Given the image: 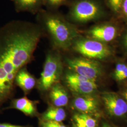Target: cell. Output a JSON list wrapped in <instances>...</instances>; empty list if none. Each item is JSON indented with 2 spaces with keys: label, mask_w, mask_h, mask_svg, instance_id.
Returning <instances> with one entry per match:
<instances>
[{
  "label": "cell",
  "mask_w": 127,
  "mask_h": 127,
  "mask_svg": "<svg viewBox=\"0 0 127 127\" xmlns=\"http://www.w3.org/2000/svg\"><path fill=\"white\" fill-rule=\"evenodd\" d=\"M43 33L39 24L24 20L0 27V113L12 97L16 76L31 61Z\"/></svg>",
  "instance_id": "1"
},
{
  "label": "cell",
  "mask_w": 127,
  "mask_h": 127,
  "mask_svg": "<svg viewBox=\"0 0 127 127\" xmlns=\"http://www.w3.org/2000/svg\"><path fill=\"white\" fill-rule=\"evenodd\" d=\"M37 15L39 24L48 34L56 49L66 50L72 46L79 36L74 25L56 11L41 9Z\"/></svg>",
  "instance_id": "2"
},
{
  "label": "cell",
  "mask_w": 127,
  "mask_h": 127,
  "mask_svg": "<svg viewBox=\"0 0 127 127\" xmlns=\"http://www.w3.org/2000/svg\"><path fill=\"white\" fill-rule=\"evenodd\" d=\"M63 70L61 55L57 51L49 52L46 55L44 68L41 74L38 87L47 91L59 82Z\"/></svg>",
  "instance_id": "3"
},
{
  "label": "cell",
  "mask_w": 127,
  "mask_h": 127,
  "mask_svg": "<svg viewBox=\"0 0 127 127\" xmlns=\"http://www.w3.org/2000/svg\"><path fill=\"white\" fill-rule=\"evenodd\" d=\"M101 14L100 5L95 0H76L70 7L67 19L83 24L97 19Z\"/></svg>",
  "instance_id": "4"
},
{
  "label": "cell",
  "mask_w": 127,
  "mask_h": 127,
  "mask_svg": "<svg viewBox=\"0 0 127 127\" xmlns=\"http://www.w3.org/2000/svg\"><path fill=\"white\" fill-rule=\"evenodd\" d=\"M72 46L74 50L90 59H104L111 53L107 46L94 39L77 38Z\"/></svg>",
  "instance_id": "5"
},
{
  "label": "cell",
  "mask_w": 127,
  "mask_h": 127,
  "mask_svg": "<svg viewBox=\"0 0 127 127\" xmlns=\"http://www.w3.org/2000/svg\"><path fill=\"white\" fill-rule=\"evenodd\" d=\"M65 61L68 67L74 72V73L91 81H95V79L100 74L99 64L90 59L74 58L66 59Z\"/></svg>",
  "instance_id": "6"
},
{
  "label": "cell",
  "mask_w": 127,
  "mask_h": 127,
  "mask_svg": "<svg viewBox=\"0 0 127 127\" xmlns=\"http://www.w3.org/2000/svg\"><path fill=\"white\" fill-rule=\"evenodd\" d=\"M65 80L72 91L81 94H89L97 88L95 81H91L76 73H68Z\"/></svg>",
  "instance_id": "7"
},
{
  "label": "cell",
  "mask_w": 127,
  "mask_h": 127,
  "mask_svg": "<svg viewBox=\"0 0 127 127\" xmlns=\"http://www.w3.org/2000/svg\"><path fill=\"white\" fill-rule=\"evenodd\" d=\"M105 107L112 116L121 117L127 113V103L114 93H106L103 96Z\"/></svg>",
  "instance_id": "8"
},
{
  "label": "cell",
  "mask_w": 127,
  "mask_h": 127,
  "mask_svg": "<svg viewBox=\"0 0 127 127\" xmlns=\"http://www.w3.org/2000/svg\"><path fill=\"white\" fill-rule=\"evenodd\" d=\"M88 34L96 41L109 42L113 40L117 34V29L111 25H101L91 27Z\"/></svg>",
  "instance_id": "9"
},
{
  "label": "cell",
  "mask_w": 127,
  "mask_h": 127,
  "mask_svg": "<svg viewBox=\"0 0 127 127\" xmlns=\"http://www.w3.org/2000/svg\"><path fill=\"white\" fill-rule=\"evenodd\" d=\"M17 11L38 13L43 6V0H12Z\"/></svg>",
  "instance_id": "10"
},
{
  "label": "cell",
  "mask_w": 127,
  "mask_h": 127,
  "mask_svg": "<svg viewBox=\"0 0 127 127\" xmlns=\"http://www.w3.org/2000/svg\"><path fill=\"white\" fill-rule=\"evenodd\" d=\"M9 108L17 109L28 115H33L36 112L35 103L25 96L12 100L10 106L7 108Z\"/></svg>",
  "instance_id": "11"
},
{
  "label": "cell",
  "mask_w": 127,
  "mask_h": 127,
  "mask_svg": "<svg viewBox=\"0 0 127 127\" xmlns=\"http://www.w3.org/2000/svg\"><path fill=\"white\" fill-rule=\"evenodd\" d=\"M50 97L52 102L56 107H61L68 104V94L63 87L58 83L51 88Z\"/></svg>",
  "instance_id": "12"
},
{
  "label": "cell",
  "mask_w": 127,
  "mask_h": 127,
  "mask_svg": "<svg viewBox=\"0 0 127 127\" xmlns=\"http://www.w3.org/2000/svg\"><path fill=\"white\" fill-rule=\"evenodd\" d=\"M15 82L26 93L31 91L36 84L35 78L24 68L17 73Z\"/></svg>",
  "instance_id": "13"
},
{
  "label": "cell",
  "mask_w": 127,
  "mask_h": 127,
  "mask_svg": "<svg viewBox=\"0 0 127 127\" xmlns=\"http://www.w3.org/2000/svg\"><path fill=\"white\" fill-rule=\"evenodd\" d=\"M75 108L84 113H89L95 112L97 109L96 101L90 97H77L73 102Z\"/></svg>",
  "instance_id": "14"
},
{
  "label": "cell",
  "mask_w": 127,
  "mask_h": 127,
  "mask_svg": "<svg viewBox=\"0 0 127 127\" xmlns=\"http://www.w3.org/2000/svg\"><path fill=\"white\" fill-rule=\"evenodd\" d=\"M66 117V113L61 107H52L48 109L43 114L42 119L43 121H51L61 122Z\"/></svg>",
  "instance_id": "15"
},
{
  "label": "cell",
  "mask_w": 127,
  "mask_h": 127,
  "mask_svg": "<svg viewBox=\"0 0 127 127\" xmlns=\"http://www.w3.org/2000/svg\"><path fill=\"white\" fill-rule=\"evenodd\" d=\"M74 122L81 123L88 127H96V123L94 119L86 114H76L74 116Z\"/></svg>",
  "instance_id": "16"
},
{
  "label": "cell",
  "mask_w": 127,
  "mask_h": 127,
  "mask_svg": "<svg viewBox=\"0 0 127 127\" xmlns=\"http://www.w3.org/2000/svg\"><path fill=\"white\" fill-rule=\"evenodd\" d=\"M69 0H43V5L48 10L56 11L60 7L65 4Z\"/></svg>",
  "instance_id": "17"
},
{
  "label": "cell",
  "mask_w": 127,
  "mask_h": 127,
  "mask_svg": "<svg viewBox=\"0 0 127 127\" xmlns=\"http://www.w3.org/2000/svg\"><path fill=\"white\" fill-rule=\"evenodd\" d=\"M109 5L112 10L114 12L118 13L121 10V7L124 0H108Z\"/></svg>",
  "instance_id": "18"
},
{
  "label": "cell",
  "mask_w": 127,
  "mask_h": 127,
  "mask_svg": "<svg viewBox=\"0 0 127 127\" xmlns=\"http://www.w3.org/2000/svg\"><path fill=\"white\" fill-rule=\"evenodd\" d=\"M41 127H66L60 122L51 121H42L41 123Z\"/></svg>",
  "instance_id": "19"
},
{
  "label": "cell",
  "mask_w": 127,
  "mask_h": 127,
  "mask_svg": "<svg viewBox=\"0 0 127 127\" xmlns=\"http://www.w3.org/2000/svg\"><path fill=\"white\" fill-rule=\"evenodd\" d=\"M127 66L124 64L119 63L117 64L114 71V76L116 79L121 75Z\"/></svg>",
  "instance_id": "20"
},
{
  "label": "cell",
  "mask_w": 127,
  "mask_h": 127,
  "mask_svg": "<svg viewBox=\"0 0 127 127\" xmlns=\"http://www.w3.org/2000/svg\"><path fill=\"white\" fill-rule=\"evenodd\" d=\"M121 10H122L124 16L127 18V0H123Z\"/></svg>",
  "instance_id": "21"
},
{
  "label": "cell",
  "mask_w": 127,
  "mask_h": 127,
  "mask_svg": "<svg viewBox=\"0 0 127 127\" xmlns=\"http://www.w3.org/2000/svg\"><path fill=\"white\" fill-rule=\"evenodd\" d=\"M127 78V67L125 68V69L124 70V71L123 73L121 74L120 75H119L117 78V80L119 81H121L124 80Z\"/></svg>",
  "instance_id": "22"
},
{
  "label": "cell",
  "mask_w": 127,
  "mask_h": 127,
  "mask_svg": "<svg viewBox=\"0 0 127 127\" xmlns=\"http://www.w3.org/2000/svg\"><path fill=\"white\" fill-rule=\"evenodd\" d=\"M0 127H27L26 126H19V125H13L9 123H0Z\"/></svg>",
  "instance_id": "23"
},
{
  "label": "cell",
  "mask_w": 127,
  "mask_h": 127,
  "mask_svg": "<svg viewBox=\"0 0 127 127\" xmlns=\"http://www.w3.org/2000/svg\"><path fill=\"white\" fill-rule=\"evenodd\" d=\"M73 127H88L86 126L85 125H83L81 123L78 122H75V123L74 124Z\"/></svg>",
  "instance_id": "24"
},
{
  "label": "cell",
  "mask_w": 127,
  "mask_h": 127,
  "mask_svg": "<svg viewBox=\"0 0 127 127\" xmlns=\"http://www.w3.org/2000/svg\"><path fill=\"white\" fill-rule=\"evenodd\" d=\"M124 43H125V45L127 49V34L126 35L124 38Z\"/></svg>",
  "instance_id": "25"
},
{
  "label": "cell",
  "mask_w": 127,
  "mask_h": 127,
  "mask_svg": "<svg viewBox=\"0 0 127 127\" xmlns=\"http://www.w3.org/2000/svg\"><path fill=\"white\" fill-rule=\"evenodd\" d=\"M124 96L125 98L126 99V100H127V91L124 92Z\"/></svg>",
  "instance_id": "26"
},
{
  "label": "cell",
  "mask_w": 127,
  "mask_h": 127,
  "mask_svg": "<svg viewBox=\"0 0 127 127\" xmlns=\"http://www.w3.org/2000/svg\"><path fill=\"white\" fill-rule=\"evenodd\" d=\"M103 127H111V126H110L108 124H104L103 125Z\"/></svg>",
  "instance_id": "27"
}]
</instances>
